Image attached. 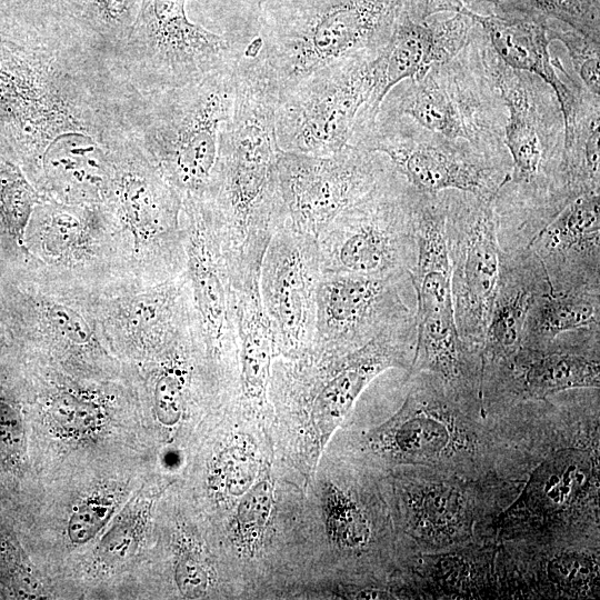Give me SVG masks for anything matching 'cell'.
Returning <instances> with one entry per match:
<instances>
[{"mask_svg": "<svg viewBox=\"0 0 600 600\" xmlns=\"http://www.w3.org/2000/svg\"><path fill=\"white\" fill-rule=\"evenodd\" d=\"M408 0H296L267 22L256 54L279 93L336 63L374 56Z\"/></svg>", "mask_w": 600, "mask_h": 600, "instance_id": "cell-6", "label": "cell"}, {"mask_svg": "<svg viewBox=\"0 0 600 600\" xmlns=\"http://www.w3.org/2000/svg\"><path fill=\"white\" fill-rule=\"evenodd\" d=\"M350 143L384 154L393 169L422 194L460 191L494 200L511 171L456 141L417 140L390 120L374 121L354 133Z\"/></svg>", "mask_w": 600, "mask_h": 600, "instance_id": "cell-16", "label": "cell"}, {"mask_svg": "<svg viewBox=\"0 0 600 600\" xmlns=\"http://www.w3.org/2000/svg\"><path fill=\"white\" fill-rule=\"evenodd\" d=\"M23 443V428L18 411L0 401V451L12 454L20 451Z\"/></svg>", "mask_w": 600, "mask_h": 600, "instance_id": "cell-40", "label": "cell"}, {"mask_svg": "<svg viewBox=\"0 0 600 600\" xmlns=\"http://www.w3.org/2000/svg\"><path fill=\"white\" fill-rule=\"evenodd\" d=\"M499 542H473L414 556L398 587L411 599H501Z\"/></svg>", "mask_w": 600, "mask_h": 600, "instance_id": "cell-25", "label": "cell"}, {"mask_svg": "<svg viewBox=\"0 0 600 600\" xmlns=\"http://www.w3.org/2000/svg\"><path fill=\"white\" fill-rule=\"evenodd\" d=\"M582 388H600V329H581L543 347H521L506 362L483 370L484 414Z\"/></svg>", "mask_w": 600, "mask_h": 600, "instance_id": "cell-14", "label": "cell"}, {"mask_svg": "<svg viewBox=\"0 0 600 600\" xmlns=\"http://www.w3.org/2000/svg\"><path fill=\"white\" fill-rule=\"evenodd\" d=\"M94 207L62 202L40 204L36 218L43 250L52 257H64L78 248L96 217Z\"/></svg>", "mask_w": 600, "mask_h": 600, "instance_id": "cell-32", "label": "cell"}, {"mask_svg": "<svg viewBox=\"0 0 600 600\" xmlns=\"http://www.w3.org/2000/svg\"><path fill=\"white\" fill-rule=\"evenodd\" d=\"M44 318L51 329L73 343L84 344L92 338L88 322L71 308L49 303L44 309Z\"/></svg>", "mask_w": 600, "mask_h": 600, "instance_id": "cell-37", "label": "cell"}, {"mask_svg": "<svg viewBox=\"0 0 600 600\" xmlns=\"http://www.w3.org/2000/svg\"><path fill=\"white\" fill-rule=\"evenodd\" d=\"M394 529L409 557L496 540L499 514L516 498L521 480L499 476L470 479L426 468L390 474Z\"/></svg>", "mask_w": 600, "mask_h": 600, "instance_id": "cell-7", "label": "cell"}, {"mask_svg": "<svg viewBox=\"0 0 600 600\" xmlns=\"http://www.w3.org/2000/svg\"><path fill=\"white\" fill-rule=\"evenodd\" d=\"M374 56L336 63L281 91L276 109L279 148L324 156L350 144L373 96Z\"/></svg>", "mask_w": 600, "mask_h": 600, "instance_id": "cell-11", "label": "cell"}, {"mask_svg": "<svg viewBox=\"0 0 600 600\" xmlns=\"http://www.w3.org/2000/svg\"><path fill=\"white\" fill-rule=\"evenodd\" d=\"M416 336L412 313L346 354L308 353L276 364L270 387L283 406L310 417L323 446L377 376L391 368L410 370Z\"/></svg>", "mask_w": 600, "mask_h": 600, "instance_id": "cell-9", "label": "cell"}, {"mask_svg": "<svg viewBox=\"0 0 600 600\" xmlns=\"http://www.w3.org/2000/svg\"><path fill=\"white\" fill-rule=\"evenodd\" d=\"M581 329H600V289L553 291L549 286L531 306L521 347H543Z\"/></svg>", "mask_w": 600, "mask_h": 600, "instance_id": "cell-29", "label": "cell"}, {"mask_svg": "<svg viewBox=\"0 0 600 600\" xmlns=\"http://www.w3.org/2000/svg\"><path fill=\"white\" fill-rule=\"evenodd\" d=\"M407 382L400 409L361 434L359 448L374 464L517 480L519 451L510 408L487 416L470 409L428 372L408 374Z\"/></svg>", "mask_w": 600, "mask_h": 600, "instance_id": "cell-3", "label": "cell"}, {"mask_svg": "<svg viewBox=\"0 0 600 600\" xmlns=\"http://www.w3.org/2000/svg\"><path fill=\"white\" fill-rule=\"evenodd\" d=\"M136 96L118 58L62 14L0 22V134L33 186L59 138L126 131Z\"/></svg>", "mask_w": 600, "mask_h": 600, "instance_id": "cell-1", "label": "cell"}, {"mask_svg": "<svg viewBox=\"0 0 600 600\" xmlns=\"http://www.w3.org/2000/svg\"><path fill=\"white\" fill-rule=\"evenodd\" d=\"M176 579L182 593L190 597L204 593L209 584L208 571L194 556H187L180 560Z\"/></svg>", "mask_w": 600, "mask_h": 600, "instance_id": "cell-39", "label": "cell"}, {"mask_svg": "<svg viewBox=\"0 0 600 600\" xmlns=\"http://www.w3.org/2000/svg\"><path fill=\"white\" fill-rule=\"evenodd\" d=\"M519 17L556 20L594 41H600L599 0H487Z\"/></svg>", "mask_w": 600, "mask_h": 600, "instance_id": "cell-33", "label": "cell"}, {"mask_svg": "<svg viewBox=\"0 0 600 600\" xmlns=\"http://www.w3.org/2000/svg\"><path fill=\"white\" fill-rule=\"evenodd\" d=\"M454 13L448 19L428 22V11L414 0H408L387 42L372 58L374 91L354 131L376 121L382 102L397 84L422 79L462 50L474 22L459 11Z\"/></svg>", "mask_w": 600, "mask_h": 600, "instance_id": "cell-20", "label": "cell"}, {"mask_svg": "<svg viewBox=\"0 0 600 600\" xmlns=\"http://www.w3.org/2000/svg\"><path fill=\"white\" fill-rule=\"evenodd\" d=\"M142 0H57V10L98 47L117 57Z\"/></svg>", "mask_w": 600, "mask_h": 600, "instance_id": "cell-30", "label": "cell"}, {"mask_svg": "<svg viewBox=\"0 0 600 600\" xmlns=\"http://www.w3.org/2000/svg\"><path fill=\"white\" fill-rule=\"evenodd\" d=\"M322 512L327 534L336 547L357 557L373 550L374 519L353 494L329 482L322 492Z\"/></svg>", "mask_w": 600, "mask_h": 600, "instance_id": "cell-31", "label": "cell"}, {"mask_svg": "<svg viewBox=\"0 0 600 600\" xmlns=\"http://www.w3.org/2000/svg\"><path fill=\"white\" fill-rule=\"evenodd\" d=\"M444 223V198L421 194L417 216V260L409 273L417 294L416 344L419 347H440L460 339L453 313Z\"/></svg>", "mask_w": 600, "mask_h": 600, "instance_id": "cell-22", "label": "cell"}, {"mask_svg": "<svg viewBox=\"0 0 600 600\" xmlns=\"http://www.w3.org/2000/svg\"><path fill=\"white\" fill-rule=\"evenodd\" d=\"M457 192L443 197L454 321L464 344L480 354L499 279L498 221L494 200Z\"/></svg>", "mask_w": 600, "mask_h": 600, "instance_id": "cell-12", "label": "cell"}, {"mask_svg": "<svg viewBox=\"0 0 600 600\" xmlns=\"http://www.w3.org/2000/svg\"><path fill=\"white\" fill-rule=\"evenodd\" d=\"M501 599H594L600 544L499 542Z\"/></svg>", "mask_w": 600, "mask_h": 600, "instance_id": "cell-21", "label": "cell"}, {"mask_svg": "<svg viewBox=\"0 0 600 600\" xmlns=\"http://www.w3.org/2000/svg\"><path fill=\"white\" fill-rule=\"evenodd\" d=\"M553 291L600 289V194L571 199L527 246Z\"/></svg>", "mask_w": 600, "mask_h": 600, "instance_id": "cell-23", "label": "cell"}, {"mask_svg": "<svg viewBox=\"0 0 600 600\" xmlns=\"http://www.w3.org/2000/svg\"><path fill=\"white\" fill-rule=\"evenodd\" d=\"M548 289L546 271L528 247L501 249L499 279L480 353L481 373L506 362L521 348L531 306Z\"/></svg>", "mask_w": 600, "mask_h": 600, "instance_id": "cell-26", "label": "cell"}, {"mask_svg": "<svg viewBox=\"0 0 600 600\" xmlns=\"http://www.w3.org/2000/svg\"><path fill=\"white\" fill-rule=\"evenodd\" d=\"M188 84L139 93L127 132L182 201L212 198L219 136L233 108L236 61Z\"/></svg>", "mask_w": 600, "mask_h": 600, "instance_id": "cell-5", "label": "cell"}, {"mask_svg": "<svg viewBox=\"0 0 600 600\" xmlns=\"http://www.w3.org/2000/svg\"><path fill=\"white\" fill-rule=\"evenodd\" d=\"M217 469L220 487L230 496L242 494L253 484L256 462L244 448L227 449Z\"/></svg>", "mask_w": 600, "mask_h": 600, "instance_id": "cell-36", "label": "cell"}, {"mask_svg": "<svg viewBox=\"0 0 600 600\" xmlns=\"http://www.w3.org/2000/svg\"><path fill=\"white\" fill-rule=\"evenodd\" d=\"M114 176L107 142L83 133L54 141L41 161L37 189L68 204L93 206L109 199Z\"/></svg>", "mask_w": 600, "mask_h": 600, "instance_id": "cell-27", "label": "cell"}, {"mask_svg": "<svg viewBox=\"0 0 600 600\" xmlns=\"http://www.w3.org/2000/svg\"><path fill=\"white\" fill-rule=\"evenodd\" d=\"M391 169L388 159L351 143L324 156L280 150L277 181L287 219L318 240L339 213Z\"/></svg>", "mask_w": 600, "mask_h": 600, "instance_id": "cell-13", "label": "cell"}, {"mask_svg": "<svg viewBox=\"0 0 600 600\" xmlns=\"http://www.w3.org/2000/svg\"><path fill=\"white\" fill-rule=\"evenodd\" d=\"M518 403L521 487L498 542L600 544V394L582 388Z\"/></svg>", "mask_w": 600, "mask_h": 600, "instance_id": "cell-2", "label": "cell"}, {"mask_svg": "<svg viewBox=\"0 0 600 600\" xmlns=\"http://www.w3.org/2000/svg\"><path fill=\"white\" fill-rule=\"evenodd\" d=\"M279 89L259 56L237 59L232 112L219 136L210 201L229 263L266 247L287 218L277 181Z\"/></svg>", "mask_w": 600, "mask_h": 600, "instance_id": "cell-4", "label": "cell"}, {"mask_svg": "<svg viewBox=\"0 0 600 600\" xmlns=\"http://www.w3.org/2000/svg\"><path fill=\"white\" fill-rule=\"evenodd\" d=\"M273 506V480L262 473L241 498L233 526V538L240 549L253 554L260 547Z\"/></svg>", "mask_w": 600, "mask_h": 600, "instance_id": "cell-34", "label": "cell"}, {"mask_svg": "<svg viewBox=\"0 0 600 600\" xmlns=\"http://www.w3.org/2000/svg\"><path fill=\"white\" fill-rule=\"evenodd\" d=\"M321 277L317 240L286 218L271 236L259 271V292L277 354L296 359L310 352Z\"/></svg>", "mask_w": 600, "mask_h": 600, "instance_id": "cell-15", "label": "cell"}, {"mask_svg": "<svg viewBox=\"0 0 600 600\" xmlns=\"http://www.w3.org/2000/svg\"><path fill=\"white\" fill-rule=\"evenodd\" d=\"M112 512V504L92 502L78 509L69 520L68 534L72 542L84 543L103 526Z\"/></svg>", "mask_w": 600, "mask_h": 600, "instance_id": "cell-38", "label": "cell"}, {"mask_svg": "<svg viewBox=\"0 0 600 600\" xmlns=\"http://www.w3.org/2000/svg\"><path fill=\"white\" fill-rule=\"evenodd\" d=\"M404 279L322 274L309 353L319 357L346 354L412 314L401 297L400 286Z\"/></svg>", "mask_w": 600, "mask_h": 600, "instance_id": "cell-18", "label": "cell"}, {"mask_svg": "<svg viewBox=\"0 0 600 600\" xmlns=\"http://www.w3.org/2000/svg\"><path fill=\"white\" fill-rule=\"evenodd\" d=\"M191 0H142L117 58L139 93L194 82L236 59L228 41L192 22Z\"/></svg>", "mask_w": 600, "mask_h": 600, "instance_id": "cell-10", "label": "cell"}, {"mask_svg": "<svg viewBox=\"0 0 600 600\" xmlns=\"http://www.w3.org/2000/svg\"><path fill=\"white\" fill-rule=\"evenodd\" d=\"M554 38L561 40L568 48L578 74L591 92L593 98L599 101L600 96V41H594L571 30L568 32H558Z\"/></svg>", "mask_w": 600, "mask_h": 600, "instance_id": "cell-35", "label": "cell"}, {"mask_svg": "<svg viewBox=\"0 0 600 600\" xmlns=\"http://www.w3.org/2000/svg\"><path fill=\"white\" fill-rule=\"evenodd\" d=\"M181 212L193 324L210 357L230 364L237 361L238 342L231 269L221 236L207 201H182Z\"/></svg>", "mask_w": 600, "mask_h": 600, "instance_id": "cell-19", "label": "cell"}, {"mask_svg": "<svg viewBox=\"0 0 600 600\" xmlns=\"http://www.w3.org/2000/svg\"><path fill=\"white\" fill-rule=\"evenodd\" d=\"M114 176L106 203L140 242L148 244L169 273L186 263L179 217L182 200L124 131L108 142Z\"/></svg>", "mask_w": 600, "mask_h": 600, "instance_id": "cell-17", "label": "cell"}, {"mask_svg": "<svg viewBox=\"0 0 600 600\" xmlns=\"http://www.w3.org/2000/svg\"><path fill=\"white\" fill-rule=\"evenodd\" d=\"M440 67L420 80L410 81L397 98L398 114L450 141L461 139L479 148L484 129L477 106L459 82L444 76Z\"/></svg>", "mask_w": 600, "mask_h": 600, "instance_id": "cell-28", "label": "cell"}, {"mask_svg": "<svg viewBox=\"0 0 600 600\" xmlns=\"http://www.w3.org/2000/svg\"><path fill=\"white\" fill-rule=\"evenodd\" d=\"M451 11H459L478 24L488 36L500 61L513 70L538 76L552 88L564 126L563 163L566 171L572 164L579 120V102L558 77L549 53V28L546 22L531 18L480 14L461 0H453Z\"/></svg>", "mask_w": 600, "mask_h": 600, "instance_id": "cell-24", "label": "cell"}, {"mask_svg": "<svg viewBox=\"0 0 600 600\" xmlns=\"http://www.w3.org/2000/svg\"><path fill=\"white\" fill-rule=\"evenodd\" d=\"M421 193L392 169L318 238L322 274L409 278Z\"/></svg>", "mask_w": 600, "mask_h": 600, "instance_id": "cell-8", "label": "cell"}]
</instances>
